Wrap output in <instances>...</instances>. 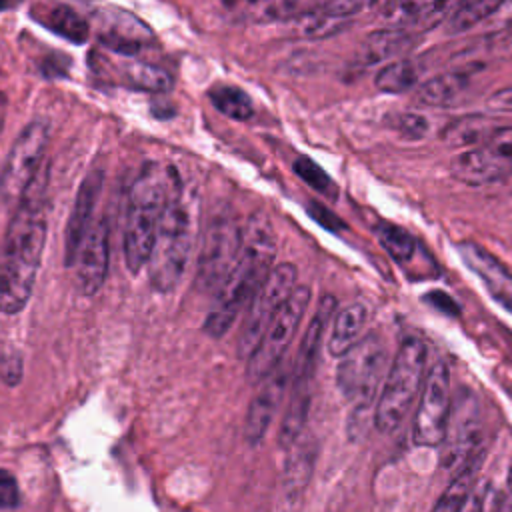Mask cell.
<instances>
[{"label": "cell", "instance_id": "cell-1", "mask_svg": "<svg viewBox=\"0 0 512 512\" xmlns=\"http://www.w3.org/2000/svg\"><path fill=\"white\" fill-rule=\"evenodd\" d=\"M48 232V166L38 172L8 222L0 246V312L26 308L42 262Z\"/></svg>", "mask_w": 512, "mask_h": 512}, {"label": "cell", "instance_id": "cell-2", "mask_svg": "<svg viewBox=\"0 0 512 512\" xmlns=\"http://www.w3.org/2000/svg\"><path fill=\"white\" fill-rule=\"evenodd\" d=\"M276 234L268 214L254 212L242 226V246L238 258L214 296V304L206 314L204 332L210 338H222L240 312L248 308L260 286L274 270Z\"/></svg>", "mask_w": 512, "mask_h": 512}, {"label": "cell", "instance_id": "cell-3", "mask_svg": "<svg viewBox=\"0 0 512 512\" xmlns=\"http://www.w3.org/2000/svg\"><path fill=\"white\" fill-rule=\"evenodd\" d=\"M180 184L176 168L164 162H146L134 178L124 220V260L132 274L148 264L162 216Z\"/></svg>", "mask_w": 512, "mask_h": 512}, {"label": "cell", "instance_id": "cell-4", "mask_svg": "<svg viewBox=\"0 0 512 512\" xmlns=\"http://www.w3.org/2000/svg\"><path fill=\"white\" fill-rule=\"evenodd\" d=\"M196 220L194 196L186 190L182 180L166 206L150 260L146 264L150 284L156 292L166 294L180 284L192 256Z\"/></svg>", "mask_w": 512, "mask_h": 512}, {"label": "cell", "instance_id": "cell-5", "mask_svg": "<svg viewBox=\"0 0 512 512\" xmlns=\"http://www.w3.org/2000/svg\"><path fill=\"white\" fill-rule=\"evenodd\" d=\"M386 362L388 348L378 332H368L340 356L336 384L340 394L354 406L348 420V436L352 440H358L364 434V414L372 408L378 384L384 378Z\"/></svg>", "mask_w": 512, "mask_h": 512}, {"label": "cell", "instance_id": "cell-6", "mask_svg": "<svg viewBox=\"0 0 512 512\" xmlns=\"http://www.w3.org/2000/svg\"><path fill=\"white\" fill-rule=\"evenodd\" d=\"M426 358V344L418 336H406L400 342L374 406V426L378 432L390 434L406 420L424 384Z\"/></svg>", "mask_w": 512, "mask_h": 512}, {"label": "cell", "instance_id": "cell-7", "mask_svg": "<svg viewBox=\"0 0 512 512\" xmlns=\"http://www.w3.org/2000/svg\"><path fill=\"white\" fill-rule=\"evenodd\" d=\"M296 276L298 274L294 264L290 262L276 264L270 276L266 278V282L256 292V296L250 300L244 322L238 332L236 350L240 358L248 360L254 354L266 330L270 328L272 320L296 290Z\"/></svg>", "mask_w": 512, "mask_h": 512}, {"label": "cell", "instance_id": "cell-8", "mask_svg": "<svg viewBox=\"0 0 512 512\" xmlns=\"http://www.w3.org/2000/svg\"><path fill=\"white\" fill-rule=\"evenodd\" d=\"M242 246V226L230 214L214 216L200 240L196 264V288L202 292H218L228 278Z\"/></svg>", "mask_w": 512, "mask_h": 512}, {"label": "cell", "instance_id": "cell-9", "mask_svg": "<svg viewBox=\"0 0 512 512\" xmlns=\"http://www.w3.org/2000/svg\"><path fill=\"white\" fill-rule=\"evenodd\" d=\"M50 142V126L34 120L16 136L4 162L0 164V200H20L30 182L44 168Z\"/></svg>", "mask_w": 512, "mask_h": 512}, {"label": "cell", "instance_id": "cell-10", "mask_svg": "<svg viewBox=\"0 0 512 512\" xmlns=\"http://www.w3.org/2000/svg\"><path fill=\"white\" fill-rule=\"evenodd\" d=\"M440 464L456 474L482 444V412L478 396L468 388H458L450 404V414L442 438Z\"/></svg>", "mask_w": 512, "mask_h": 512}, {"label": "cell", "instance_id": "cell-11", "mask_svg": "<svg viewBox=\"0 0 512 512\" xmlns=\"http://www.w3.org/2000/svg\"><path fill=\"white\" fill-rule=\"evenodd\" d=\"M308 304H310V288L296 286L292 296L286 300V304L280 308V312L272 320L262 342L258 344L254 354L248 358L246 378L250 382H262L284 360V354L292 338L296 336V330L300 326V320L304 318Z\"/></svg>", "mask_w": 512, "mask_h": 512}, {"label": "cell", "instance_id": "cell-12", "mask_svg": "<svg viewBox=\"0 0 512 512\" xmlns=\"http://www.w3.org/2000/svg\"><path fill=\"white\" fill-rule=\"evenodd\" d=\"M450 370L444 362H434L424 376L418 406L412 422V440L418 446H440L450 414Z\"/></svg>", "mask_w": 512, "mask_h": 512}, {"label": "cell", "instance_id": "cell-13", "mask_svg": "<svg viewBox=\"0 0 512 512\" xmlns=\"http://www.w3.org/2000/svg\"><path fill=\"white\" fill-rule=\"evenodd\" d=\"M450 172L468 186L492 184L512 174V126H504L488 142L456 154Z\"/></svg>", "mask_w": 512, "mask_h": 512}, {"label": "cell", "instance_id": "cell-14", "mask_svg": "<svg viewBox=\"0 0 512 512\" xmlns=\"http://www.w3.org/2000/svg\"><path fill=\"white\" fill-rule=\"evenodd\" d=\"M92 22L98 42L124 58H132L154 44L152 28L124 8L102 6L92 14Z\"/></svg>", "mask_w": 512, "mask_h": 512}, {"label": "cell", "instance_id": "cell-15", "mask_svg": "<svg viewBox=\"0 0 512 512\" xmlns=\"http://www.w3.org/2000/svg\"><path fill=\"white\" fill-rule=\"evenodd\" d=\"M290 378H292V366L286 360H282L260 382L258 392L254 394V398L248 406L246 424H244V436L250 444H258L266 436V432L282 404L286 388L290 386Z\"/></svg>", "mask_w": 512, "mask_h": 512}, {"label": "cell", "instance_id": "cell-16", "mask_svg": "<svg viewBox=\"0 0 512 512\" xmlns=\"http://www.w3.org/2000/svg\"><path fill=\"white\" fill-rule=\"evenodd\" d=\"M110 260V236L104 216H96L90 226L72 266L76 272V284L84 296H94L108 276Z\"/></svg>", "mask_w": 512, "mask_h": 512}, {"label": "cell", "instance_id": "cell-17", "mask_svg": "<svg viewBox=\"0 0 512 512\" xmlns=\"http://www.w3.org/2000/svg\"><path fill=\"white\" fill-rule=\"evenodd\" d=\"M102 186H104V170L102 168H92L84 176L82 184L78 186V192H76V198L72 204V212H70V218L66 224V236H64L66 266H72L90 226L96 220L94 210L98 206Z\"/></svg>", "mask_w": 512, "mask_h": 512}, {"label": "cell", "instance_id": "cell-18", "mask_svg": "<svg viewBox=\"0 0 512 512\" xmlns=\"http://www.w3.org/2000/svg\"><path fill=\"white\" fill-rule=\"evenodd\" d=\"M456 8L454 2H390L380 6L378 20L384 22V28L414 34L446 22Z\"/></svg>", "mask_w": 512, "mask_h": 512}, {"label": "cell", "instance_id": "cell-19", "mask_svg": "<svg viewBox=\"0 0 512 512\" xmlns=\"http://www.w3.org/2000/svg\"><path fill=\"white\" fill-rule=\"evenodd\" d=\"M462 262L482 280L494 300L512 312V274L480 244L464 240L456 246Z\"/></svg>", "mask_w": 512, "mask_h": 512}, {"label": "cell", "instance_id": "cell-20", "mask_svg": "<svg viewBox=\"0 0 512 512\" xmlns=\"http://www.w3.org/2000/svg\"><path fill=\"white\" fill-rule=\"evenodd\" d=\"M334 308H336L334 296H330V294L322 296V300L302 336L296 358L292 362V382H312L328 320L334 318Z\"/></svg>", "mask_w": 512, "mask_h": 512}, {"label": "cell", "instance_id": "cell-21", "mask_svg": "<svg viewBox=\"0 0 512 512\" xmlns=\"http://www.w3.org/2000/svg\"><path fill=\"white\" fill-rule=\"evenodd\" d=\"M102 72L112 78V82H118L122 86H128L132 90H144V92H168L172 88V76L154 64L140 62V60H102Z\"/></svg>", "mask_w": 512, "mask_h": 512}, {"label": "cell", "instance_id": "cell-22", "mask_svg": "<svg viewBox=\"0 0 512 512\" xmlns=\"http://www.w3.org/2000/svg\"><path fill=\"white\" fill-rule=\"evenodd\" d=\"M416 42V34L404 32V30H394V28H382L372 34H368L356 52L354 62L358 66H374L388 62L392 58L402 56L408 52Z\"/></svg>", "mask_w": 512, "mask_h": 512}, {"label": "cell", "instance_id": "cell-23", "mask_svg": "<svg viewBox=\"0 0 512 512\" xmlns=\"http://www.w3.org/2000/svg\"><path fill=\"white\" fill-rule=\"evenodd\" d=\"M32 18L46 26L50 32L66 38L74 44H84L90 34L88 20L78 14L68 4H48V6H34Z\"/></svg>", "mask_w": 512, "mask_h": 512}, {"label": "cell", "instance_id": "cell-24", "mask_svg": "<svg viewBox=\"0 0 512 512\" xmlns=\"http://www.w3.org/2000/svg\"><path fill=\"white\" fill-rule=\"evenodd\" d=\"M324 2H308V0H276V2H256V4H234L240 10L236 16L244 20H252L258 24L268 22H294L308 14H314L322 8Z\"/></svg>", "mask_w": 512, "mask_h": 512}, {"label": "cell", "instance_id": "cell-25", "mask_svg": "<svg viewBox=\"0 0 512 512\" xmlns=\"http://www.w3.org/2000/svg\"><path fill=\"white\" fill-rule=\"evenodd\" d=\"M484 456H486V448L482 446L450 480L448 488L440 494V498L436 500V504L432 506L430 512H462L464 504L468 502L476 480L480 476L482 464H484Z\"/></svg>", "mask_w": 512, "mask_h": 512}, {"label": "cell", "instance_id": "cell-26", "mask_svg": "<svg viewBox=\"0 0 512 512\" xmlns=\"http://www.w3.org/2000/svg\"><path fill=\"white\" fill-rule=\"evenodd\" d=\"M368 322V308L360 302L344 306L332 318V330L328 336V352L332 356H344L360 338Z\"/></svg>", "mask_w": 512, "mask_h": 512}, {"label": "cell", "instance_id": "cell-27", "mask_svg": "<svg viewBox=\"0 0 512 512\" xmlns=\"http://www.w3.org/2000/svg\"><path fill=\"white\" fill-rule=\"evenodd\" d=\"M312 400V382H292L290 380V394L288 404L280 422L278 442L282 448H290L302 436Z\"/></svg>", "mask_w": 512, "mask_h": 512}, {"label": "cell", "instance_id": "cell-28", "mask_svg": "<svg viewBox=\"0 0 512 512\" xmlns=\"http://www.w3.org/2000/svg\"><path fill=\"white\" fill-rule=\"evenodd\" d=\"M472 72L468 68H456L432 76L430 80L418 84L416 100L426 106H448L454 104L460 94L470 86Z\"/></svg>", "mask_w": 512, "mask_h": 512}, {"label": "cell", "instance_id": "cell-29", "mask_svg": "<svg viewBox=\"0 0 512 512\" xmlns=\"http://www.w3.org/2000/svg\"><path fill=\"white\" fill-rule=\"evenodd\" d=\"M500 128H504V126H500L498 120L474 114V116H464V118H458V120L450 122L444 128L442 138L450 146H472V148H476V146L488 142Z\"/></svg>", "mask_w": 512, "mask_h": 512}, {"label": "cell", "instance_id": "cell-30", "mask_svg": "<svg viewBox=\"0 0 512 512\" xmlns=\"http://www.w3.org/2000/svg\"><path fill=\"white\" fill-rule=\"evenodd\" d=\"M292 454L288 456L286 470H284V486L288 494H300L314 470L316 460V442L314 438H298L294 446H290Z\"/></svg>", "mask_w": 512, "mask_h": 512}, {"label": "cell", "instance_id": "cell-31", "mask_svg": "<svg viewBox=\"0 0 512 512\" xmlns=\"http://www.w3.org/2000/svg\"><path fill=\"white\" fill-rule=\"evenodd\" d=\"M418 82H420V68L416 66V62L408 58H400L382 66L374 78L376 88L386 94L408 92L416 88Z\"/></svg>", "mask_w": 512, "mask_h": 512}, {"label": "cell", "instance_id": "cell-32", "mask_svg": "<svg viewBox=\"0 0 512 512\" xmlns=\"http://www.w3.org/2000/svg\"><path fill=\"white\" fill-rule=\"evenodd\" d=\"M376 236L380 246L386 250V254L400 266L408 268L416 254H418V242L416 238L402 226L384 222L376 228Z\"/></svg>", "mask_w": 512, "mask_h": 512}, {"label": "cell", "instance_id": "cell-33", "mask_svg": "<svg viewBox=\"0 0 512 512\" xmlns=\"http://www.w3.org/2000/svg\"><path fill=\"white\" fill-rule=\"evenodd\" d=\"M208 96H210V102L214 104V108L232 120L244 122L254 116L252 98L238 86L218 84V86L210 88Z\"/></svg>", "mask_w": 512, "mask_h": 512}, {"label": "cell", "instance_id": "cell-34", "mask_svg": "<svg viewBox=\"0 0 512 512\" xmlns=\"http://www.w3.org/2000/svg\"><path fill=\"white\" fill-rule=\"evenodd\" d=\"M498 8H500V2H488V0L458 4V8L446 20V30L450 34L466 32V30L478 26L480 22L488 20Z\"/></svg>", "mask_w": 512, "mask_h": 512}, {"label": "cell", "instance_id": "cell-35", "mask_svg": "<svg viewBox=\"0 0 512 512\" xmlns=\"http://www.w3.org/2000/svg\"><path fill=\"white\" fill-rule=\"evenodd\" d=\"M348 24H350L348 18H338V16L326 14L324 4H322V8L318 12L308 14L300 20H294V30L302 38H326V36H334V34L342 32Z\"/></svg>", "mask_w": 512, "mask_h": 512}, {"label": "cell", "instance_id": "cell-36", "mask_svg": "<svg viewBox=\"0 0 512 512\" xmlns=\"http://www.w3.org/2000/svg\"><path fill=\"white\" fill-rule=\"evenodd\" d=\"M292 168H294L296 176H298L302 182H306L310 188H314L316 192H320V194H324V196H328V198H332V200L338 196V188H336V184L332 182V178H330V176L326 174V170H324L320 164H316L312 158H308V156H298V158L294 160Z\"/></svg>", "mask_w": 512, "mask_h": 512}, {"label": "cell", "instance_id": "cell-37", "mask_svg": "<svg viewBox=\"0 0 512 512\" xmlns=\"http://www.w3.org/2000/svg\"><path fill=\"white\" fill-rule=\"evenodd\" d=\"M478 512H512V466L504 484H486L480 494Z\"/></svg>", "mask_w": 512, "mask_h": 512}, {"label": "cell", "instance_id": "cell-38", "mask_svg": "<svg viewBox=\"0 0 512 512\" xmlns=\"http://www.w3.org/2000/svg\"><path fill=\"white\" fill-rule=\"evenodd\" d=\"M390 130H394L402 140H422L430 132L426 116L418 112H400L390 118Z\"/></svg>", "mask_w": 512, "mask_h": 512}, {"label": "cell", "instance_id": "cell-39", "mask_svg": "<svg viewBox=\"0 0 512 512\" xmlns=\"http://www.w3.org/2000/svg\"><path fill=\"white\" fill-rule=\"evenodd\" d=\"M20 502V490L16 478L0 468V508H14Z\"/></svg>", "mask_w": 512, "mask_h": 512}, {"label": "cell", "instance_id": "cell-40", "mask_svg": "<svg viewBox=\"0 0 512 512\" xmlns=\"http://www.w3.org/2000/svg\"><path fill=\"white\" fill-rule=\"evenodd\" d=\"M308 214H310L320 226H324V228H328V230H332V232L344 228V222H342L334 212H330L328 208H324L322 204L310 202V204H308Z\"/></svg>", "mask_w": 512, "mask_h": 512}, {"label": "cell", "instance_id": "cell-41", "mask_svg": "<svg viewBox=\"0 0 512 512\" xmlns=\"http://www.w3.org/2000/svg\"><path fill=\"white\" fill-rule=\"evenodd\" d=\"M426 302H430V306H434L436 310H440L442 314H448V316H458L460 314V306L456 304V300H452L446 292H440V290H432L424 296Z\"/></svg>", "mask_w": 512, "mask_h": 512}, {"label": "cell", "instance_id": "cell-42", "mask_svg": "<svg viewBox=\"0 0 512 512\" xmlns=\"http://www.w3.org/2000/svg\"><path fill=\"white\" fill-rule=\"evenodd\" d=\"M486 106L494 112H512V86H504L496 90L488 100Z\"/></svg>", "mask_w": 512, "mask_h": 512}, {"label": "cell", "instance_id": "cell-43", "mask_svg": "<svg viewBox=\"0 0 512 512\" xmlns=\"http://www.w3.org/2000/svg\"><path fill=\"white\" fill-rule=\"evenodd\" d=\"M6 110H8V100H6V94L0 90V132H2V128H4Z\"/></svg>", "mask_w": 512, "mask_h": 512}, {"label": "cell", "instance_id": "cell-44", "mask_svg": "<svg viewBox=\"0 0 512 512\" xmlns=\"http://www.w3.org/2000/svg\"><path fill=\"white\" fill-rule=\"evenodd\" d=\"M502 48H506V50H510V52H512V28H510V32H508V34H504V36H502Z\"/></svg>", "mask_w": 512, "mask_h": 512}]
</instances>
